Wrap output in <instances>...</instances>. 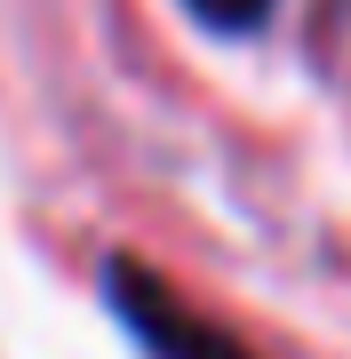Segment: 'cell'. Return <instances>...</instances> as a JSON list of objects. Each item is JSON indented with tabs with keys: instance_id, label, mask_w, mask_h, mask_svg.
Instances as JSON below:
<instances>
[{
	"instance_id": "cell-1",
	"label": "cell",
	"mask_w": 351,
	"mask_h": 359,
	"mask_svg": "<svg viewBox=\"0 0 351 359\" xmlns=\"http://www.w3.org/2000/svg\"><path fill=\"white\" fill-rule=\"evenodd\" d=\"M104 295H112V311L128 320V335H136L152 359H256L232 327H216L192 295H176L160 271H144V264H128V256L104 264Z\"/></svg>"
},
{
	"instance_id": "cell-2",
	"label": "cell",
	"mask_w": 351,
	"mask_h": 359,
	"mask_svg": "<svg viewBox=\"0 0 351 359\" xmlns=\"http://www.w3.org/2000/svg\"><path fill=\"white\" fill-rule=\"evenodd\" d=\"M184 8H192V16H208V25H223V32H247L263 8H272V0H184Z\"/></svg>"
}]
</instances>
